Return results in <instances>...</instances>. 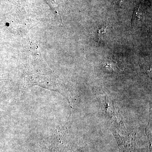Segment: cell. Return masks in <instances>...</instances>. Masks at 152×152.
I'll return each mask as SVG.
<instances>
[{
	"mask_svg": "<svg viewBox=\"0 0 152 152\" xmlns=\"http://www.w3.org/2000/svg\"><path fill=\"white\" fill-rule=\"evenodd\" d=\"M110 32V27L109 26H105L100 28L98 30L97 34H96L98 40L103 41L104 39L106 38L107 34H109Z\"/></svg>",
	"mask_w": 152,
	"mask_h": 152,
	"instance_id": "7a4b0ae2",
	"label": "cell"
},
{
	"mask_svg": "<svg viewBox=\"0 0 152 152\" xmlns=\"http://www.w3.org/2000/svg\"><path fill=\"white\" fill-rule=\"evenodd\" d=\"M0 80H1V79H0Z\"/></svg>",
	"mask_w": 152,
	"mask_h": 152,
	"instance_id": "3957f363",
	"label": "cell"
},
{
	"mask_svg": "<svg viewBox=\"0 0 152 152\" xmlns=\"http://www.w3.org/2000/svg\"><path fill=\"white\" fill-rule=\"evenodd\" d=\"M121 152H135V143L131 138L121 137L115 134Z\"/></svg>",
	"mask_w": 152,
	"mask_h": 152,
	"instance_id": "6da1fadb",
	"label": "cell"
}]
</instances>
